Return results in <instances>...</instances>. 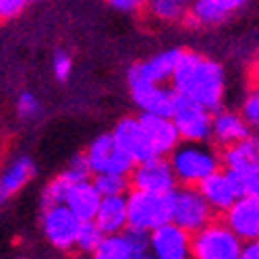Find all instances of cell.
Instances as JSON below:
<instances>
[{"instance_id":"6da1fadb","label":"cell","mask_w":259,"mask_h":259,"mask_svg":"<svg viewBox=\"0 0 259 259\" xmlns=\"http://www.w3.org/2000/svg\"><path fill=\"white\" fill-rule=\"evenodd\" d=\"M170 83L177 94L203 104L211 112L220 110L224 98V71L211 58L183 50Z\"/></svg>"},{"instance_id":"7a4b0ae2","label":"cell","mask_w":259,"mask_h":259,"mask_svg":"<svg viewBox=\"0 0 259 259\" xmlns=\"http://www.w3.org/2000/svg\"><path fill=\"white\" fill-rule=\"evenodd\" d=\"M168 160L175 168L179 185L189 187H199L201 181H205L222 166V156L203 145V141H181Z\"/></svg>"},{"instance_id":"3957f363","label":"cell","mask_w":259,"mask_h":259,"mask_svg":"<svg viewBox=\"0 0 259 259\" xmlns=\"http://www.w3.org/2000/svg\"><path fill=\"white\" fill-rule=\"evenodd\" d=\"M243 255V239L226 220H211L191 236V257L197 259H239Z\"/></svg>"},{"instance_id":"277c9868","label":"cell","mask_w":259,"mask_h":259,"mask_svg":"<svg viewBox=\"0 0 259 259\" xmlns=\"http://www.w3.org/2000/svg\"><path fill=\"white\" fill-rule=\"evenodd\" d=\"M128 226L152 232L158 226L172 220V203H175V191L172 193H147L133 189L128 193Z\"/></svg>"},{"instance_id":"5b68a950","label":"cell","mask_w":259,"mask_h":259,"mask_svg":"<svg viewBox=\"0 0 259 259\" xmlns=\"http://www.w3.org/2000/svg\"><path fill=\"white\" fill-rule=\"evenodd\" d=\"M209 201L203 197L199 187L181 185L175 189V203H172V222H177L191 234L201 230L205 224H209L215 215Z\"/></svg>"},{"instance_id":"8992f818","label":"cell","mask_w":259,"mask_h":259,"mask_svg":"<svg viewBox=\"0 0 259 259\" xmlns=\"http://www.w3.org/2000/svg\"><path fill=\"white\" fill-rule=\"evenodd\" d=\"M172 120L177 122L183 141H207L213 131L211 110L203 104L191 100L187 96H177Z\"/></svg>"},{"instance_id":"52a82bcc","label":"cell","mask_w":259,"mask_h":259,"mask_svg":"<svg viewBox=\"0 0 259 259\" xmlns=\"http://www.w3.org/2000/svg\"><path fill=\"white\" fill-rule=\"evenodd\" d=\"M81 220L73 213L67 203H58L52 207H44L41 213V230L48 243L58 251L77 249V234H79Z\"/></svg>"},{"instance_id":"ba28073f","label":"cell","mask_w":259,"mask_h":259,"mask_svg":"<svg viewBox=\"0 0 259 259\" xmlns=\"http://www.w3.org/2000/svg\"><path fill=\"white\" fill-rule=\"evenodd\" d=\"M126 81H128V90H131L133 102L141 108V112L172 116L175 102L179 96L175 88H166L162 83L149 81V79H143L131 73H126Z\"/></svg>"},{"instance_id":"9c48e42d","label":"cell","mask_w":259,"mask_h":259,"mask_svg":"<svg viewBox=\"0 0 259 259\" xmlns=\"http://www.w3.org/2000/svg\"><path fill=\"white\" fill-rule=\"evenodd\" d=\"M90 166L94 175L100 172H114V175H131L137 162L133 160L131 154H126L124 149L116 143L112 133H104L96 137L88 149Z\"/></svg>"},{"instance_id":"30bf717a","label":"cell","mask_w":259,"mask_h":259,"mask_svg":"<svg viewBox=\"0 0 259 259\" xmlns=\"http://www.w3.org/2000/svg\"><path fill=\"white\" fill-rule=\"evenodd\" d=\"M149 251H152L149 232L126 226L122 232L106 234L94 257L98 259H143Z\"/></svg>"},{"instance_id":"8fae6325","label":"cell","mask_w":259,"mask_h":259,"mask_svg":"<svg viewBox=\"0 0 259 259\" xmlns=\"http://www.w3.org/2000/svg\"><path fill=\"white\" fill-rule=\"evenodd\" d=\"M131 189L147 193H172L177 189V175L166 156H156L152 160L139 162L131 172Z\"/></svg>"},{"instance_id":"7c38bea8","label":"cell","mask_w":259,"mask_h":259,"mask_svg":"<svg viewBox=\"0 0 259 259\" xmlns=\"http://www.w3.org/2000/svg\"><path fill=\"white\" fill-rule=\"evenodd\" d=\"M191 232L177 222H166L149 232L152 253L158 259H185L191 257Z\"/></svg>"},{"instance_id":"4fadbf2b","label":"cell","mask_w":259,"mask_h":259,"mask_svg":"<svg viewBox=\"0 0 259 259\" xmlns=\"http://www.w3.org/2000/svg\"><path fill=\"white\" fill-rule=\"evenodd\" d=\"M112 135H114L116 143L124 149V152L133 156V160L137 164L145 162V160H152V158L158 156L139 118H122L114 126Z\"/></svg>"},{"instance_id":"5bb4252c","label":"cell","mask_w":259,"mask_h":259,"mask_svg":"<svg viewBox=\"0 0 259 259\" xmlns=\"http://www.w3.org/2000/svg\"><path fill=\"white\" fill-rule=\"evenodd\" d=\"M145 133L152 141L154 149L158 156H170L177 149V145L183 141L181 131L177 122L172 120V116H160V114H152V112H141L139 116Z\"/></svg>"},{"instance_id":"9a60e30c","label":"cell","mask_w":259,"mask_h":259,"mask_svg":"<svg viewBox=\"0 0 259 259\" xmlns=\"http://www.w3.org/2000/svg\"><path fill=\"white\" fill-rule=\"evenodd\" d=\"M224 220L243 241L257 239L259 236V197L257 195L239 197L224 211Z\"/></svg>"},{"instance_id":"2e32d148","label":"cell","mask_w":259,"mask_h":259,"mask_svg":"<svg viewBox=\"0 0 259 259\" xmlns=\"http://www.w3.org/2000/svg\"><path fill=\"white\" fill-rule=\"evenodd\" d=\"M181 56H183V50L172 48V50H166L162 54L147 58L143 62L133 64V67L128 69V73L149 79V81H156V83H166L172 79V75H175V69H177Z\"/></svg>"},{"instance_id":"e0dca14e","label":"cell","mask_w":259,"mask_h":259,"mask_svg":"<svg viewBox=\"0 0 259 259\" xmlns=\"http://www.w3.org/2000/svg\"><path fill=\"white\" fill-rule=\"evenodd\" d=\"M199 191L203 193V197L209 201V205L215 209L224 213L236 199H239V195H236V189L228 177L226 168L222 170H215L213 175H209L205 181L199 183Z\"/></svg>"},{"instance_id":"ac0fdd59","label":"cell","mask_w":259,"mask_h":259,"mask_svg":"<svg viewBox=\"0 0 259 259\" xmlns=\"http://www.w3.org/2000/svg\"><path fill=\"white\" fill-rule=\"evenodd\" d=\"M102 193L98 191L94 181H79L73 183L69 189V195H67V203L73 213L77 215L79 220H96V213L100 209L102 203Z\"/></svg>"},{"instance_id":"d6986e66","label":"cell","mask_w":259,"mask_h":259,"mask_svg":"<svg viewBox=\"0 0 259 259\" xmlns=\"http://www.w3.org/2000/svg\"><path fill=\"white\" fill-rule=\"evenodd\" d=\"M222 166L232 170H247L259 175V135H249L247 139L224 147Z\"/></svg>"},{"instance_id":"ffe728a7","label":"cell","mask_w":259,"mask_h":259,"mask_svg":"<svg viewBox=\"0 0 259 259\" xmlns=\"http://www.w3.org/2000/svg\"><path fill=\"white\" fill-rule=\"evenodd\" d=\"M96 224L104 234L122 232L128 226V201L126 195H110L104 197L100 209L96 213Z\"/></svg>"},{"instance_id":"44dd1931","label":"cell","mask_w":259,"mask_h":259,"mask_svg":"<svg viewBox=\"0 0 259 259\" xmlns=\"http://www.w3.org/2000/svg\"><path fill=\"white\" fill-rule=\"evenodd\" d=\"M249 133V122L245 116H239L234 112H213V131L211 137L220 147L234 145L243 139H247Z\"/></svg>"},{"instance_id":"7402d4cb","label":"cell","mask_w":259,"mask_h":259,"mask_svg":"<svg viewBox=\"0 0 259 259\" xmlns=\"http://www.w3.org/2000/svg\"><path fill=\"white\" fill-rule=\"evenodd\" d=\"M230 11H226L218 0H193L183 23L187 27H203V25L211 27V25L224 23Z\"/></svg>"},{"instance_id":"603a6c76","label":"cell","mask_w":259,"mask_h":259,"mask_svg":"<svg viewBox=\"0 0 259 259\" xmlns=\"http://www.w3.org/2000/svg\"><path fill=\"white\" fill-rule=\"evenodd\" d=\"M35 175V166H33V160L27 158V156H21L17 158L9 170L5 172L3 177V185H0V195H3V201L9 199L11 195L23 187L25 183H29V179Z\"/></svg>"},{"instance_id":"cb8c5ba5","label":"cell","mask_w":259,"mask_h":259,"mask_svg":"<svg viewBox=\"0 0 259 259\" xmlns=\"http://www.w3.org/2000/svg\"><path fill=\"white\" fill-rule=\"evenodd\" d=\"M147 11L152 13L156 19L166 21V23H183V19L187 17V5H181L177 0H149Z\"/></svg>"},{"instance_id":"d4e9b609","label":"cell","mask_w":259,"mask_h":259,"mask_svg":"<svg viewBox=\"0 0 259 259\" xmlns=\"http://www.w3.org/2000/svg\"><path fill=\"white\" fill-rule=\"evenodd\" d=\"M104 232L102 228L96 224V220H81V226H79V234H77V249L81 253H90V255H96L98 247L102 245L104 241Z\"/></svg>"},{"instance_id":"484cf974","label":"cell","mask_w":259,"mask_h":259,"mask_svg":"<svg viewBox=\"0 0 259 259\" xmlns=\"http://www.w3.org/2000/svg\"><path fill=\"white\" fill-rule=\"evenodd\" d=\"M94 183L102 197L110 195H124V191L131 187V181H126V175H114V172H100L94 175Z\"/></svg>"},{"instance_id":"4316f807","label":"cell","mask_w":259,"mask_h":259,"mask_svg":"<svg viewBox=\"0 0 259 259\" xmlns=\"http://www.w3.org/2000/svg\"><path fill=\"white\" fill-rule=\"evenodd\" d=\"M71 181L64 177V175H58L54 181H50L41 193V205L44 207H52V205H58V203H64L67 201V195H69V189H71Z\"/></svg>"},{"instance_id":"83f0119b","label":"cell","mask_w":259,"mask_h":259,"mask_svg":"<svg viewBox=\"0 0 259 259\" xmlns=\"http://www.w3.org/2000/svg\"><path fill=\"white\" fill-rule=\"evenodd\" d=\"M228 177L236 189V195L239 197H245V195H255L257 189H259V175L255 172H247V170H232V168H226Z\"/></svg>"},{"instance_id":"f1b7e54d","label":"cell","mask_w":259,"mask_h":259,"mask_svg":"<svg viewBox=\"0 0 259 259\" xmlns=\"http://www.w3.org/2000/svg\"><path fill=\"white\" fill-rule=\"evenodd\" d=\"M62 175L67 177L71 183L88 181V179L94 175V170H92V166H90V158H88V154H79V156H75V158L71 160L69 168L64 170Z\"/></svg>"},{"instance_id":"f546056e","label":"cell","mask_w":259,"mask_h":259,"mask_svg":"<svg viewBox=\"0 0 259 259\" xmlns=\"http://www.w3.org/2000/svg\"><path fill=\"white\" fill-rule=\"evenodd\" d=\"M17 112H19L21 118H33V116H37V112H39V104H37L35 96L29 94V92L21 94L19 100H17Z\"/></svg>"},{"instance_id":"4dcf8cb0","label":"cell","mask_w":259,"mask_h":259,"mask_svg":"<svg viewBox=\"0 0 259 259\" xmlns=\"http://www.w3.org/2000/svg\"><path fill=\"white\" fill-rule=\"evenodd\" d=\"M243 116L247 118L249 124L259 126V88H255L253 94L245 100V104H243Z\"/></svg>"},{"instance_id":"1f68e13d","label":"cell","mask_w":259,"mask_h":259,"mask_svg":"<svg viewBox=\"0 0 259 259\" xmlns=\"http://www.w3.org/2000/svg\"><path fill=\"white\" fill-rule=\"evenodd\" d=\"M71 69H73V62L69 58V54L64 52H58L54 56V75L58 81H67L69 75H71Z\"/></svg>"},{"instance_id":"d6a6232c","label":"cell","mask_w":259,"mask_h":259,"mask_svg":"<svg viewBox=\"0 0 259 259\" xmlns=\"http://www.w3.org/2000/svg\"><path fill=\"white\" fill-rule=\"evenodd\" d=\"M29 3L31 0H0V15H3V19H13Z\"/></svg>"},{"instance_id":"836d02e7","label":"cell","mask_w":259,"mask_h":259,"mask_svg":"<svg viewBox=\"0 0 259 259\" xmlns=\"http://www.w3.org/2000/svg\"><path fill=\"white\" fill-rule=\"evenodd\" d=\"M110 7L118 9V11H126V13H133V11H139L143 7H147L149 0H106Z\"/></svg>"},{"instance_id":"e575fe53","label":"cell","mask_w":259,"mask_h":259,"mask_svg":"<svg viewBox=\"0 0 259 259\" xmlns=\"http://www.w3.org/2000/svg\"><path fill=\"white\" fill-rule=\"evenodd\" d=\"M243 259H259V236L243 245Z\"/></svg>"},{"instance_id":"d590c367","label":"cell","mask_w":259,"mask_h":259,"mask_svg":"<svg viewBox=\"0 0 259 259\" xmlns=\"http://www.w3.org/2000/svg\"><path fill=\"white\" fill-rule=\"evenodd\" d=\"M218 3L226 9V11H236V9H241V7H245V3H247V0H218Z\"/></svg>"},{"instance_id":"8d00e7d4","label":"cell","mask_w":259,"mask_h":259,"mask_svg":"<svg viewBox=\"0 0 259 259\" xmlns=\"http://www.w3.org/2000/svg\"><path fill=\"white\" fill-rule=\"evenodd\" d=\"M253 81H255V85L259 88V50H257V56L253 60Z\"/></svg>"},{"instance_id":"74e56055","label":"cell","mask_w":259,"mask_h":259,"mask_svg":"<svg viewBox=\"0 0 259 259\" xmlns=\"http://www.w3.org/2000/svg\"><path fill=\"white\" fill-rule=\"evenodd\" d=\"M177 3H181V5H191L193 0H177Z\"/></svg>"},{"instance_id":"f35d334b","label":"cell","mask_w":259,"mask_h":259,"mask_svg":"<svg viewBox=\"0 0 259 259\" xmlns=\"http://www.w3.org/2000/svg\"><path fill=\"white\" fill-rule=\"evenodd\" d=\"M255 195H257V197H259V189H257V193H255Z\"/></svg>"},{"instance_id":"ab89813d","label":"cell","mask_w":259,"mask_h":259,"mask_svg":"<svg viewBox=\"0 0 259 259\" xmlns=\"http://www.w3.org/2000/svg\"><path fill=\"white\" fill-rule=\"evenodd\" d=\"M257 128H259V126H257Z\"/></svg>"}]
</instances>
